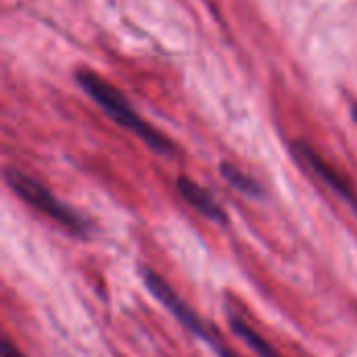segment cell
Here are the masks:
<instances>
[{
	"label": "cell",
	"instance_id": "obj_6",
	"mask_svg": "<svg viewBox=\"0 0 357 357\" xmlns=\"http://www.w3.org/2000/svg\"><path fill=\"white\" fill-rule=\"evenodd\" d=\"M228 324H230V331L241 341H245L259 357H282L247 320H243L236 312H228Z\"/></svg>",
	"mask_w": 357,
	"mask_h": 357
},
{
	"label": "cell",
	"instance_id": "obj_2",
	"mask_svg": "<svg viewBox=\"0 0 357 357\" xmlns=\"http://www.w3.org/2000/svg\"><path fill=\"white\" fill-rule=\"evenodd\" d=\"M4 182L23 203L31 205L33 209H38L40 213H44L46 218L56 222L69 234H73L77 238H86L92 232V224L82 213H77L73 207H69L67 203L56 199L42 182L27 176L25 172H21L17 167H6Z\"/></svg>",
	"mask_w": 357,
	"mask_h": 357
},
{
	"label": "cell",
	"instance_id": "obj_4",
	"mask_svg": "<svg viewBox=\"0 0 357 357\" xmlns=\"http://www.w3.org/2000/svg\"><path fill=\"white\" fill-rule=\"evenodd\" d=\"M293 153L299 157V161L310 172H314V176H318L335 195H339L345 203H349L357 211V195L354 186H351V182L341 172H337L314 146H310L303 140H297V142H293Z\"/></svg>",
	"mask_w": 357,
	"mask_h": 357
},
{
	"label": "cell",
	"instance_id": "obj_3",
	"mask_svg": "<svg viewBox=\"0 0 357 357\" xmlns=\"http://www.w3.org/2000/svg\"><path fill=\"white\" fill-rule=\"evenodd\" d=\"M142 282L146 284V289H149V293L188 331V333H192L195 337H199L201 341H205V343H209L213 349L220 345V339L215 337V333L213 331H209V326L203 322V318L174 291V287L167 282V280H163L155 270H151V268H142Z\"/></svg>",
	"mask_w": 357,
	"mask_h": 357
},
{
	"label": "cell",
	"instance_id": "obj_1",
	"mask_svg": "<svg viewBox=\"0 0 357 357\" xmlns=\"http://www.w3.org/2000/svg\"><path fill=\"white\" fill-rule=\"evenodd\" d=\"M75 79H77V86L117 126H121L128 132L136 134L151 151H155L159 155H172L174 153V142L165 134H161L155 126H151L146 119H142L138 115V111L128 102V98L113 84H109L105 77H100L98 73H94L90 69H77L75 71Z\"/></svg>",
	"mask_w": 357,
	"mask_h": 357
},
{
	"label": "cell",
	"instance_id": "obj_9",
	"mask_svg": "<svg viewBox=\"0 0 357 357\" xmlns=\"http://www.w3.org/2000/svg\"><path fill=\"white\" fill-rule=\"evenodd\" d=\"M215 354H218L220 357H238L236 354H234V351L226 349L224 345H218V347H215Z\"/></svg>",
	"mask_w": 357,
	"mask_h": 357
},
{
	"label": "cell",
	"instance_id": "obj_10",
	"mask_svg": "<svg viewBox=\"0 0 357 357\" xmlns=\"http://www.w3.org/2000/svg\"><path fill=\"white\" fill-rule=\"evenodd\" d=\"M351 115H354V119H356V123H357V105L351 107Z\"/></svg>",
	"mask_w": 357,
	"mask_h": 357
},
{
	"label": "cell",
	"instance_id": "obj_8",
	"mask_svg": "<svg viewBox=\"0 0 357 357\" xmlns=\"http://www.w3.org/2000/svg\"><path fill=\"white\" fill-rule=\"evenodd\" d=\"M2 357H25V354L19 347H15L10 339H4L2 341Z\"/></svg>",
	"mask_w": 357,
	"mask_h": 357
},
{
	"label": "cell",
	"instance_id": "obj_5",
	"mask_svg": "<svg viewBox=\"0 0 357 357\" xmlns=\"http://www.w3.org/2000/svg\"><path fill=\"white\" fill-rule=\"evenodd\" d=\"M176 186H178L180 197H182L195 211H199L205 220L215 222V224H226V222H228V215H226L224 207L215 201V197H213L207 188H203L201 184H197V182L190 180L188 176H180L178 182H176Z\"/></svg>",
	"mask_w": 357,
	"mask_h": 357
},
{
	"label": "cell",
	"instance_id": "obj_7",
	"mask_svg": "<svg viewBox=\"0 0 357 357\" xmlns=\"http://www.w3.org/2000/svg\"><path fill=\"white\" fill-rule=\"evenodd\" d=\"M220 174H222V178H224L230 186H234V188H236L238 192H243L245 197H251V199H264V197H266L264 186H261L251 174L243 172L241 167H236V165H232V163H222V165H220Z\"/></svg>",
	"mask_w": 357,
	"mask_h": 357
}]
</instances>
